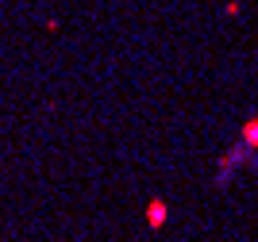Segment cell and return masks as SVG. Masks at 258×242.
Instances as JSON below:
<instances>
[{
	"mask_svg": "<svg viewBox=\"0 0 258 242\" xmlns=\"http://www.w3.org/2000/svg\"><path fill=\"white\" fill-rule=\"evenodd\" d=\"M243 142H247L250 150L258 146V119H250V123H243Z\"/></svg>",
	"mask_w": 258,
	"mask_h": 242,
	"instance_id": "obj_2",
	"label": "cell"
},
{
	"mask_svg": "<svg viewBox=\"0 0 258 242\" xmlns=\"http://www.w3.org/2000/svg\"><path fill=\"white\" fill-rule=\"evenodd\" d=\"M166 215H170L166 200H151V204H147V223H151V227H162V223H166Z\"/></svg>",
	"mask_w": 258,
	"mask_h": 242,
	"instance_id": "obj_1",
	"label": "cell"
}]
</instances>
